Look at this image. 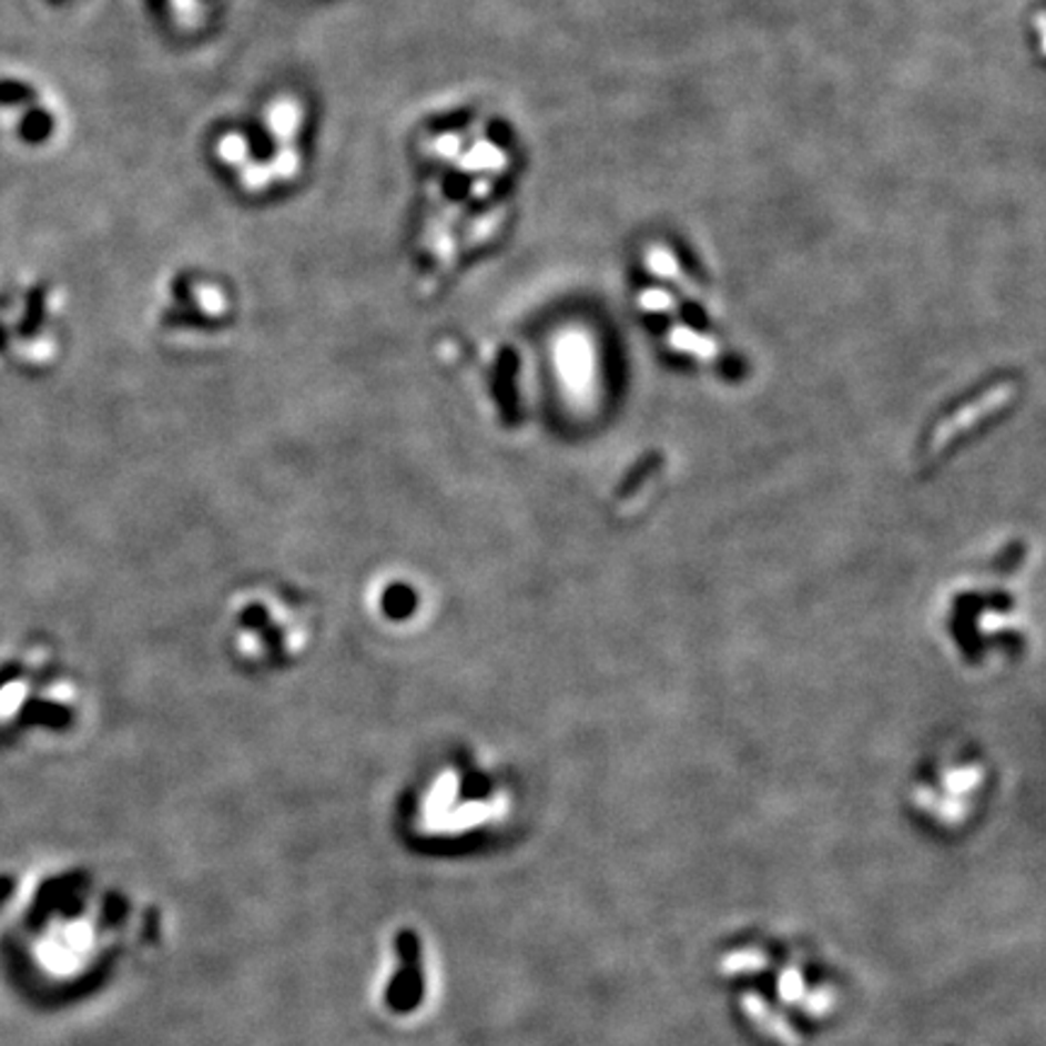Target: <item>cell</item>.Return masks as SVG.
<instances>
[{
	"instance_id": "1",
	"label": "cell",
	"mask_w": 1046,
	"mask_h": 1046,
	"mask_svg": "<svg viewBox=\"0 0 1046 1046\" xmlns=\"http://www.w3.org/2000/svg\"><path fill=\"white\" fill-rule=\"evenodd\" d=\"M317 638L315 606L284 585L255 581L237 589L223 611V640L235 664L255 673L294 669Z\"/></svg>"
},
{
	"instance_id": "2",
	"label": "cell",
	"mask_w": 1046,
	"mask_h": 1046,
	"mask_svg": "<svg viewBox=\"0 0 1046 1046\" xmlns=\"http://www.w3.org/2000/svg\"><path fill=\"white\" fill-rule=\"evenodd\" d=\"M364 606L370 620L393 632L425 626L434 611L429 585L409 569H383L366 585Z\"/></svg>"
},
{
	"instance_id": "3",
	"label": "cell",
	"mask_w": 1046,
	"mask_h": 1046,
	"mask_svg": "<svg viewBox=\"0 0 1046 1046\" xmlns=\"http://www.w3.org/2000/svg\"><path fill=\"white\" fill-rule=\"evenodd\" d=\"M184 291L187 294L182 296L180 306H170L163 315V335L182 347L214 342L231 317V298L226 291L211 282H194Z\"/></svg>"
},
{
	"instance_id": "4",
	"label": "cell",
	"mask_w": 1046,
	"mask_h": 1046,
	"mask_svg": "<svg viewBox=\"0 0 1046 1046\" xmlns=\"http://www.w3.org/2000/svg\"><path fill=\"white\" fill-rule=\"evenodd\" d=\"M425 964L422 947L413 933H405L397 943V962L386 988V1005L393 1013H413L425 998Z\"/></svg>"
}]
</instances>
